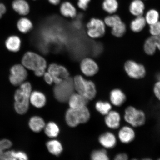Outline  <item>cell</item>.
<instances>
[{"label": "cell", "mask_w": 160, "mask_h": 160, "mask_svg": "<svg viewBox=\"0 0 160 160\" xmlns=\"http://www.w3.org/2000/svg\"><path fill=\"white\" fill-rule=\"evenodd\" d=\"M19 86L14 95V108L18 113L23 115L27 113L29 109L32 86L28 82H24Z\"/></svg>", "instance_id": "6da1fadb"}, {"label": "cell", "mask_w": 160, "mask_h": 160, "mask_svg": "<svg viewBox=\"0 0 160 160\" xmlns=\"http://www.w3.org/2000/svg\"><path fill=\"white\" fill-rule=\"evenodd\" d=\"M122 118L127 125L136 128L145 124L147 115L143 110L130 105L124 110Z\"/></svg>", "instance_id": "7a4b0ae2"}, {"label": "cell", "mask_w": 160, "mask_h": 160, "mask_svg": "<svg viewBox=\"0 0 160 160\" xmlns=\"http://www.w3.org/2000/svg\"><path fill=\"white\" fill-rule=\"evenodd\" d=\"M90 117L91 114L87 106L77 108H70L66 112L65 120L69 127H75L80 123L87 122Z\"/></svg>", "instance_id": "3957f363"}, {"label": "cell", "mask_w": 160, "mask_h": 160, "mask_svg": "<svg viewBox=\"0 0 160 160\" xmlns=\"http://www.w3.org/2000/svg\"><path fill=\"white\" fill-rule=\"evenodd\" d=\"M75 91L85 96L89 100L94 99L97 94V88L92 81L85 79L81 75H77L73 79Z\"/></svg>", "instance_id": "277c9868"}, {"label": "cell", "mask_w": 160, "mask_h": 160, "mask_svg": "<svg viewBox=\"0 0 160 160\" xmlns=\"http://www.w3.org/2000/svg\"><path fill=\"white\" fill-rule=\"evenodd\" d=\"M73 80L68 78L61 83L56 84L53 89L54 95L61 103L68 102L70 97L75 93Z\"/></svg>", "instance_id": "5b68a950"}, {"label": "cell", "mask_w": 160, "mask_h": 160, "mask_svg": "<svg viewBox=\"0 0 160 160\" xmlns=\"http://www.w3.org/2000/svg\"><path fill=\"white\" fill-rule=\"evenodd\" d=\"M22 63L26 69L34 72L40 69L46 70L47 67L44 58L32 52L25 53L22 59Z\"/></svg>", "instance_id": "8992f818"}, {"label": "cell", "mask_w": 160, "mask_h": 160, "mask_svg": "<svg viewBox=\"0 0 160 160\" xmlns=\"http://www.w3.org/2000/svg\"><path fill=\"white\" fill-rule=\"evenodd\" d=\"M87 34L92 39H98L104 35L105 24L102 20L93 18L87 24Z\"/></svg>", "instance_id": "52a82bcc"}, {"label": "cell", "mask_w": 160, "mask_h": 160, "mask_svg": "<svg viewBox=\"0 0 160 160\" xmlns=\"http://www.w3.org/2000/svg\"><path fill=\"white\" fill-rule=\"evenodd\" d=\"M124 69L128 76L132 79H141L143 78L146 75L144 66L132 60L126 62Z\"/></svg>", "instance_id": "ba28073f"}, {"label": "cell", "mask_w": 160, "mask_h": 160, "mask_svg": "<svg viewBox=\"0 0 160 160\" xmlns=\"http://www.w3.org/2000/svg\"><path fill=\"white\" fill-rule=\"evenodd\" d=\"M9 80L14 86H19L25 82L28 76L26 68L22 65L17 64L13 66L11 69Z\"/></svg>", "instance_id": "9c48e42d"}, {"label": "cell", "mask_w": 160, "mask_h": 160, "mask_svg": "<svg viewBox=\"0 0 160 160\" xmlns=\"http://www.w3.org/2000/svg\"><path fill=\"white\" fill-rule=\"evenodd\" d=\"M118 130L117 137L121 143L129 144L135 141L137 137L135 128L127 124L121 126Z\"/></svg>", "instance_id": "30bf717a"}, {"label": "cell", "mask_w": 160, "mask_h": 160, "mask_svg": "<svg viewBox=\"0 0 160 160\" xmlns=\"http://www.w3.org/2000/svg\"><path fill=\"white\" fill-rule=\"evenodd\" d=\"M48 72L52 77L55 85L61 83L64 80L69 77V73L67 69L57 64L50 65L48 67Z\"/></svg>", "instance_id": "8fae6325"}, {"label": "cell", "mask_w": 160, "mask_h": 160, "mask_svg": "<svg viewBox=\"0 0 160 160\" xmlns=\"http://www.w3.org/2000/svg\"><path fill=\"white\" fill-rule=\"evenodd\" d=\"M122 119L121 114L116 110L112 109L104 116V123L106 127L111 130H118L121 126Z\"/></svg>", "instance_id": "7c38bea8"}, {"label": "cell", "mask_w": 160, "mask_h": 160, "mask_svg": "<svg viewBox=\"0 0 160 160\" xmlns=\"http://www.w3.org/2000/svg\"><path fill=\"white\" fill-rule=\"evenodd\" d=\"M117 136L111 131H108L102 133L98 138L100 144L106 150L114 149L118 144Z\"/></svg>", "instance_id": "4fadbf2b"}, {"label": "cell", "mask_w": 160, "mask_h": 160, "mask_svg": "<svg viewBox=\"0 0 160 160\" xmlns=\"http://www.w3.org/2000/svg\"><path fill=\"white\" fill-rule=\"evenodd\" d=\"M109 100L113 107H121L127 101V96L122 89L115 88L109 92Z\"/></svg>", "instance_id": "5bb4252c"}, {"label": "cell", "mask_w": 160, "mask_h": 160, "mask_svg": "<svg viewBox=\"0 0 160 160\" xmlns=\"http://www.w3.org/2000/svg\"><path fill=\"white\" fill-rule=\"evenodd\" d=\"M80 69L84 75L87 77H93L99 71L98 66L94 60L89 58H85L80 63Z\"/></svg>", "instance_id": "9a60e30c"}, {"label": "cell", "mask_w": 160, "mask_h": 160, "mask_svg": "<svg viewBox=\"0 0 160 160\" xmlns=\"http://www.w3.org/2000/svg\"><path fill=\"white\" fill-rule=\"evenodd\" d=\"M89 100L82 95L77 93H73L68 101L70 108H77L86 107L89 103Z\"/></svg>", "instance_id": "2e32d148"}, {"label": "cell", "mask_w": 160, "mask_h": 160, "mask_svg": "<svg viewBox=\"0 0 160 160\" xmlns=\"http://www.w3.org/2000/svg\"><path fill=\"white\" fill-rule=\"evenodd\" d=\"M28 156L23 152L6 151L0 153V160H27Z\"/></svg>", "instance_id": "e0dca14e"}, {"label": "cell", "mask_w": 160, "mask_h": 160, "mask_svg": "<svg viewBox=\"0 0 160 160\" xmlns=\"http://www.w3.org/2000/svg\"><path fill=\"white\" fill-rule=\"evenodd\" d=\"M30 102L35 107L41 108L45 105L46 98L44 94L41 92H32L30 98Z\"/></svg>", "instance_id": "ac0fdd59"}, {"label": "cell", "mask_w": 160, "mask_h": 160, "mask_svg": "<svg viewBox=\"0 0 160 160\" xmlns=\"http://www.w3.org/2000/svg\"><path fill=\"white\" fill-rule=\"evenodd\" d=\"M61 15L66 18H74L77 15V9L72 4L68 1L63 2L60 6Z\"/></svg>", "instance_id": "d6986e66"}, {"label": "cell", "mask_w": 160, "mask_h": 160, "mask_svg": "<svg viewBox=\"0 0 160 160\" xmlns=\"http://www.w3.org/2000/svg\"><path fill=\"white\" fill-rule=\"evenodd\" d=\"M145 9V3L142 0H133L129 6L130 13L136 17L142 15Z\"/></svg>", "instance_id": "ffe728a7"}, {"label": "cell", "mask_w": 160, "mask_h": 160, "mask_svg": "<svg viewBox=\"0 0 160 160\" xmlns=\"http://www.w3.org/2000/svg\"><path fill=\"white\" fill-rule=\"evenodd\" d=\"M12 6L13 9L20 15H26L29 12L30 6L25 0H14Z\"/></svg>", "instance_id": "44dd1931"}, {"label": "cell", "mask_w": 160, "mask_h": 160, "mask_svg": "<svg viewBox=\"0 0 160 160\" xmlns=\"http://www.w3.org/2000/svg\"><path fill=\"white\" fill-rule=\"evenodd\" d=\"M21 42L20 38L17 36H11L5 42L6 47L9 51L16 52L19 51Z\"/></svg>", "instance_id": "7402d4cb"}, {"label": "cell", "mask_w": 160, "mask_h": 160, "mask_svg": "<svg viewBox=\"0 0 160 160\" xmlns=\"http://www.w3.org/2000/svg\"><path fill=\"white\" fill-rule=\"evenodd\" d=\"M45 125L44 120L38 116L32 117L29 122L30 129L37 133L39 132L44 128Z\"/></svg>", "instance_id": "603a6c76"}, {"label": "cell", "mask_w": 160, "mask_h": 160, "mask_svg": "<svg viewBox=\"0 0 160 160\" xmlns=\"http://www.w3.org/2000/svg\"><path fill=\"white\" fill-rule=\"evenodd\" d=\"M95 108L98 112L104 116L113 109V106L109 101L100 100L96 103Z\"/></svg>", "instance_id": "cb8c5ba5"}, {"label": "cell", "mask_w": 160, "mask_h": 160, "mask_svg": "<svg viewBox=\"0 0 160 160\" xmlns=\"http://www.w3.org/2000/svg\"><path fill=\"white\" fill-rule=\"evenodd\" d=\"M146 23L145 18L142 16H139L131 22L130 28L134 32H139L145 27Z\"/></svg>", "instance_id": "d4e9b609"}, {"label": "cell", "mask_w": 160, "mask_h": 160, "mask_svg": "<svg viewBox=\"0 0 160 160\" xmlns=\"http://www.w3.org/2000/svg\"><path fill=\"white\" fill-rule=\"evenodd\" d=\"M102 8L106 12L112 14L115 13L118 9V0H103Z\"/></svg>", "instance_id": "484cf974"}, {"label": "cell", "mask_w": 160, "mask_h": 160, "mask_svg": "<svg viewBox=\"0 0 160 160\" xmlns=\"http://www.w3.org/2000/svg\"><path fill=\"white\" fill-rule=\"evenodd\" d=\"M46 145L49 152L55 156L59 155L63 151L61 143L57 140H52L48 142Z\"/></svg>", "instance_id": "4316f807"}, {"label": "cell", "mask_w": 160, "mask_h": 160, "mask_svg": "<svg viewBox=\"0 0 160 160\" xmlns=\"http://www.w3.org/2000/svg\"><path fill=\"white\" fill-rule=\"evenodd\" d=\"M112 34L115 37L120 38L125 34L126 31V26L122 20L116 22L111 28Z\"/></svg>", "instance_id": "83f0119b"}, {"label": "cell", "mask_w": 160, "mask_h": 160, "mask_svg": "<svg viewBox=\"0 0 160 160\" xmlns=\"http://www.w3.org/2000/svg\"><path fill=\"white\" fill-rule=\"evenodd\" d=\"M33 27L32 23L27 18H22L18 22V28L22 33H26L28 32L32 29Z\"/></svg>", "instance_id": "f1b7e54d"}, {"label": "cell", "mask_w": 160, "mask_h": 160, "mask_svg": "<svg viewBox=\"0 0 160 160\" xmlns=\"http://www.w3.org/2000/svg\"><path fill=\"white\" fill-rule=\"evenodd\" d=\"M44 129L46 135L50 138L57 137L59 133L58 126L54 122H49L45 125Z\"/></svg>", "instance_id": "f546056e"}, {"label": "cell", "mask_w": 160, "mask_h": 160, "mask_svg": "<svg viewBox=\"0 0 160 160\" xmlns=\"http://www.w3.org/2000/svg\"><path fill=\"white\" fill-rule=\"evenodd\" d=\"M157 48V46L154 36H152L146 40L144 45V50L147 54L149 55H153Z\"/></svg>", "instance_id": "4dcf8cb0"}, {"label": "cell", "mask_w": 160, "mask_h": 160, "mask_svg": "<svg viewBox=\"0 0 160 160\" xmlns=\"http://www.w3.org/2000/svg\"><path fill=\"white\" fill-rule=\"evenodd\" d=\"M159 13L157 10L151 9L146 13L145 19L146 22L150 25L159 21Z\"/></svg>", "instance_id": "1f68e13d"}, {"label": "cell", "mask_w": 160, "mask_h": 160, "mask_svg": "<svg viewBox=\"0 0 160 160\" xmlns=\"http://www.w3.org/2000/svg\"><path fill=\"white\" fill-rule=\"evenodd\" d=\"M92 160H109V156L107 150L103 148L95 150L92 152L91 155Z\"/></svg>", "instance_id": "d6a6232c"}, {"label": "cell", "mask_w": 160, "mask_h": 160, "mask_svg": "<svg viewBox=\"0 0 160 160\" xmlns=\"http://www.w3.org/2000/svg\"><path fill=\"white\" fill-rule=\"evenodd\" d=\"M12 145L10 140L4 139L0 140V153L3 152L11 148Z\"/></svg>", "instance_id": "836d02e7"}, {"label": "cell", "mask_w": 160, "mask_h": 160, "mask_svg": "<svg viewBox=\"0 0 160 160\" xmlns=\"http://www.w3.org/2000/svg\"><path fill=\"white\" fill-rule=\"evenodd\" d=\"M149 32L153 36L160 35V22L158 21L153 24L150 25Z\"/></svg>", "instance_id": "e575fe53"}, {"label": "cell", "mask_w": 160, "mask_h": 160, "mask_svg": "<svg viewBox=\"0 0 160 160\" xmlns=\"http://www.w3.org/2000/svg\"><path fill=\"white\" fill-rule=\"evenodd\" d=\"M153 93L156 99L160 102V81H157L154 85Z\"/></svg>", "instance_id": "d590c367"}, {"label": "cell", "mask_w": 160, "mask_h": 160, "mask_svg": "<svg viewBox=\"0 0 160 160\" xmlns=\"http://www.w3.org/2000/svg\"><path fill=\"white\" fill-rule=\"evenodd\" d=\"M91 0H78L77 5L79 8L85 11L88 7Z\"/></svg>", "instance_id": "8d00e7d4"}, {"label": "cell", "mask_w": 160, "mask_h": 160, "mask_svg": "<svg viewBox=\"0 0 160 160\" xmlns=\"http://www.w3.org/2000/svg\"><path fill=\"white\" fill-rule=\"evenodd\" d=\"M129 159V155L125 152L118 153L113 158V159L115 160H128Z\"/></svg>", "instance_id": "74e56055"}, {"label": "cell", "mask_w": 160, "mask_h": 160, "mask_svg": "<svg viewBox=\"0 0 160 160\" xmlns=\"http://www.w3.org/2000/svg\"><path fill=\"white\" fill-rule=\"evenodd\" d=\"M43 76L46 82L48 84L51 85L54 83L53 78L48 72H45Z\"/></svg>", "instance_id": "f35d334b"}, {"label": "cell", "mask_w": 160, "mask_h": 160, "mask_svg": "<svg viewBox=\"0 0 160 160\" xmlns=\"http://www.w3.org/2000/svg\"><path fill=\"white\" fill-rule=\"evenodd\" d=\"M6 8L3 3H0V18L6 12Z\"/></svg>", "instance_id": "ab89813d"}, {"label": "cell", "mask_w": 160, "mask_h": 160, "mask_svg": "<svg viewBox=\"0 0 160 160\" xmlns=\"http://www.w3.org/2000/svg\"><path fill=\"white\" fill-rule=\"evenodd\" d=\"M157 48L160 51V35L157 36H154Z\"/></svg>", "instance_id": "60d3db41"}, {"label": "cell", "mask_w": 160, "mask_h": 160, "mask_svg": "<svg viewBox=\"0 0 160 160\" xmlns=\"http://www.w3.org/2000/svg\"><path fill=\"white\" fill-rule=\"evenodd\" d=\"M50 3L53 5H57L59 4L61 0H48Z\"/></svg>", "instance_id": "b9f144b4"}, {"label": "cell", "mask_w": 160, "mask_h": 160, "mask_svg": "<svg viewBox=\"0 0 160 160\" xmlns=\"http://www.w3.org/2000/svg\"><path fill=\"white\" fill-rule=\"evenodd\" d=\"M156 78H157V81H160V73H158L156 75Z\"/></svg>", "instance_id": "7bdbcfd3"}, {"label": "cell", "mask_w": 160, "mask_h": 160, "mask_svg": "<svg viewBox=\"0 0 160 160\" xmlns=\"http://www.w3.org/2000/svg\"><path fill=\"white\" fill-rule=\"evenodd\" d=\"M159 160H160V158L159 159Z\"/></svg>", "instance_id": "ee69618b"}]
</instances>
